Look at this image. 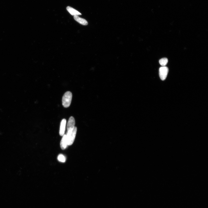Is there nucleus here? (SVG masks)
I'll use <instances>...</instances> for the list:
<instances>
[{
  "mask_svg": "<svg viewBox=\"0 0 208 208\" xmlns=\"http://www.w3.org/2000/svg\"><path fill=\"white\" fill-rule=\"evenodd\" d=\"M68 145L66 135H64L61 142V147L62 150L65 149Z\"/></svg>",
  "mask_w": 208,
  "mask_h": 208,
  "instance_id": "obj_6",
  "label": "nucleus"
},
{
  "mask_svg": "<svg viewBox=\"0 0 208 208\" xmlns=\"http://www.w3.org/2000/svg\"><path fill=\"white\" fill-rule=\"evenodd\" d=\"M75 121L74 118L71 117L69 118L67 124V129L68 131L72 130L74 128Z\"/></svg>",
  "mask_w": 208,
  "mask_h": 208,
  "instance_id": "obj_4",
  "label": "nucleus"
},
{
  "mask_svg": "<svg viewBox=\"0 0 208 208\" xmlns=\"http://www.w3.org/2000/svg\"><path fill=\"white\" fill-rule=\"evenodd\" d=\"M77 131V127H75L72 130L67 131L66 135L68 145L70 146L73 144L75 140Z\"/></svg>",
  "mask_w": 208,
  "mask_h": 208,
  "instance_id": "obj_2",
  "label": "nucleus"
},
{
  "mask_svg": "<svg viewBox=\"0 0 208 208\" xmlns=\"http://www.w3.org/2000/svg\"><path fill=\"white\" fill-rule=\"evenodd\" d=\"M67 9L69 12L72 15L75 16L81 15V14L78 11L70 6L67 7Z\"/></svg>",
  "mask_w": 208,
  "mask_h": 208,
  "instance_id": "obj_8",
  "label": "nucleus"
},
{
  "mask_svg": "<svg viewBox=\"0 0 208 208\" xmlns=\"http://www.w3.org/2000/svg\"><path fill=\"white\" fill-rule=\"evenodd\" d=\"M66 124V120L65 119H63L62 120L60 125L59 134L60 136H63L65 130V127Z\"/></svg>",
  "mask_w": 208,
  "mask_h": 208,
  "instance_id": "obj_5",
  "label": "nucleus"
},
{
  "mask_svg": "<svg viewBox=\"0 0 208 208\" xmlns=\"http://www.w3.org/2000/svg\"><path fill=\"white\" fill-rule=\"evenodd\" d=\"M72 95L70 91H67L62 97V104L65 108H68L70 106L72 99Z\"/></svg>",
  "mask_w": 208,
  "mask_h": 208,
  "instance_id": "obj_1",
  "label": "nucleus"
},
{
  "mask_svg": "<svg viewBox=\"0 0 208 208\" xmlns=\"http://www.w3.org/2000/svg\"><path fill=\"white\" fill-rule=\"evenodd\" d=\"M168 62V59L166 58H163L159 61V63L162 67L165 66Z\"/></svg>",
  "mask_w": 208,
  "mask_h": 208,
  "instance_id": "obj_9",
  "label": "nucleus"
},
{
  "mask_svg": "<svg viewBox=\"0 0 208 208\" xmlns=\"http://www.w3.org/2000/svg\"><path fill=\"white\" fill-rule=\"evenodd\" d=\"M74 18L76 21L81 24L86 25L88 24V23L86 20L84 18L80 17L78 15L74 16Z\"/></svg>",
  "mask_w": 208,
  "mask_h": 208,
  "instance_id": "obj_7",
  "label": "nucleus"
},
{
  "mask_svg": "<svg viewBox=\"0 0 208 208\" xmlns=\"http://www.w3.org/2000/svg\"><path fill=\"white\" fill-rule=\"evenodd\" d=\"M168 72V69L167 67H162L159 68V77L162 80H165Z\"/></svg>",
  "mask_w": 208,
  "mask_h": 208,
  "instance_id": "obj_3",
  "label": "nucleus"
},
{
  "mask_svg": "<svg viewBox=\"0 0 208 208\" xmlns=\"http://www.w3.org/2000/svg\"><path fill=\"white\" fill-rule=\"evenodd\" d=\"M58 160L61 162L64 163L66 160V158L63 155L60 154L58 157Z\"/></svg>",
  "mask_w": 208,
  "mask_h": 208,
  "instance_id": "obj_10",
  "label": "nucleus"
}]
</instances>
